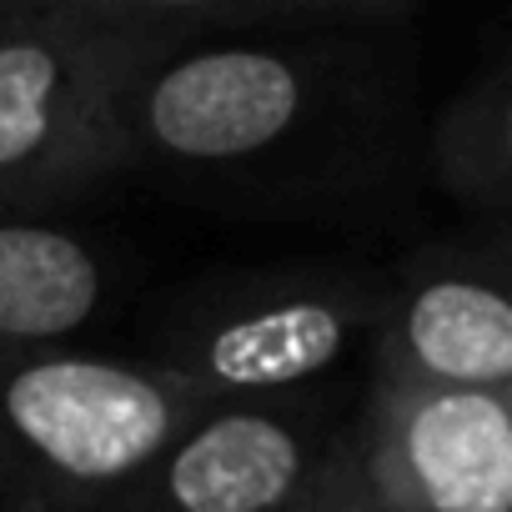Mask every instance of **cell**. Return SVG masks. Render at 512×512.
Listing matches in <instances>:
<instances>
[{
	"label": "cell",
	"instance_id": "obj_1",
	"mask_svg": "<svg viewBox=\"0 0 512 512\" xmlns=\"http://www.w3.org/2000/svg\"><path fill=\"white\" fill-rule=\"evenodd\" d=\"M422 156L412 56L392 26L196 36L121 111V176L226 216H367Z\"/></svg>",
	"mask_w": 512,
	"mask_h": 512
},
{
	"label": "cell",
	"instance_id": "obj_2",
	"mask_svg": "<svg viewBox=\"0 0 512 512\" xmlns=\"http://www.w3.org/2000/svg\"><path fill=\"white\" fill-rule=\"evenodd\" d=\"M181 41L66 0H0V211L121 176L126 91Z\"/></svg>",
	"mask_w": 512,
	"mask_h": 512
},
{
	"label": "cell",
	"instance_id": "obj_3",
	"mask_svg": "<svg viewBox=\"0 0 512 512\" xmlns=\"http://www.w3.org/2000/svg\"><path fill=\"white\" fill-rule=\"evenodd\" d=\"M211 402L101 352L0 357V512H106Z\"/></svg>",
	"mask_w": 512,
	"mask_h": 512
},
{
	"label": "cell",
	"instance_id": "obj_4",
	"mask_svg": "<svg viewBox=\"0 0 512 512\" xmlns=\"http://www.w3.org/2000/svg\"><path fill=\"white\" fill-rule=\"evenodd\" d=\"M387 272L282 262L176 287L146 327V367L206 402L297 397L377 327Z\"/></svg>",
	"mask_w": 512,
	"mask_h": 512
},
{
	"label": "cell",
	"instance_id": "obj_5",
	"mask_svg": "<svg viewBox=\"0 0 512 512\" xmlns=\"http://www.w3.org/2000/svg\"><path fill=\"white\" fill-rule=\"evenodd\" d=\"M347 437L392 512H512V392L372 372Z\"/></svg>",
	"mask_w": 512,
	"mask_h": 512
},
{
	"label": "cell",
	"instance_id": "obj_6",
	"mask_svg": "<svg viewBox=\"0 0 512 512\" xmlns=\"http://www.w3.org/2000/svg\"><path fill=\"white\" fill-rule=\"evenodd\" d=\"M337 427L297 392L211 402L196 412L106 512H287L312 482Z\"/></svg>",
	"mask_w": 512,
	"mask_h": 512
},
{
	"label": "cell",
	"instance_id": "obj_7",
	"mask_svg": "<svg viewBox=\"0 0 512 512\" xmlns=\"http://www.w3.org/2000/svg\"><path fill=\"white\" fill-rule=\"evenodd\" d=\"M367 352L382 377L512 392V302L502 262L447 246L407 256L387 272Z\"/></svg>",
	"mask_w": 512,
	"mask_h": 512
},
{
	"label": "cell",
	"instance_id": "obj_8",
	"mask_svg": "<svg viewBox=\"0 0 512 512\" xmlns=\"http://www.w3.org/2000/svg\"><path fill=\"white\" fill-rule=\"evenodd\" d=\"M116 292L106 251L71 226L0 211V357L71 347Z\"/></svg>",
	"mask_w": 512,
	"mask_h": 512
},
{
	"label": "cell",
	"instance_id": "obj_9",
	"mask_svg": "<svg viewBox=\"0 0 512 512\" xmlns=\"http://www.w3.org/2000/svg\"><path fill=\"white\" fill-rule=\"evenodd\" d=\"M422 166L462 211L502 221L512 206V71L492 61L422 126Z\"/></svg>",
	"mask_w": 512,
	"mask_h": 512
},
{
	"label": "cell",
	"instance_id": "obj_10",
	"mask_svg": "<svg viewBox=\"0 0 512 512\" xmlns=\"http://www.w3.org/2000/svg\"><path fill=\"white\" fill-rule=\"evenodd\" d=\"M96 16L171 36H236V31H307V26H402L422 0H66Z\"/></svg>",
	"mask_w": 512,
	"mask_h": 512
},
{
	"label": "cell",
	"instance_id": "obj_11",
	"mask_svg": "<svg viewBox=\"0 0 512 512\" xmlns=\"http://www.w3.org/2000/svg\"><path fill=\"white\" fill-rule=\"evenodd\" d=\"M287 512H392V507L362 477V462L352 452V437L337 432V442L327 447V457L317 462L312 482L302 487V497Z\"/></svg>",
	"mask_w": 512,
	"mask_h": 512
}]
</instances>
